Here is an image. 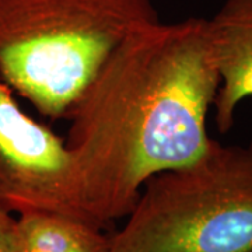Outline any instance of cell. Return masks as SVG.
I'll use <instances>...</instances> for the list:
<instances>
[{
    "instance_id": "1",
    "label": "cell",
    "mask_w": 252,
    "mask_h": 252,
    "mask_svg": "<svg viewBox=\"0 0 252 252\" xmlns=\"http://www.w3.org/2000/svg\"><path fill=\"white\" fill-rule=\"evenodd\" d=\"M219 86L207 18L157 21L112 51L66 117L64 143L98 224L127 216L152 177L206 152Z\"/></svg>"
},
{
    "instance_id": "2",
    "label": "cell",
    "mask_w": 252,
    "mask_h": 252,
    "mask_svg": "<svg viewBox=\"0 0 252 252\" xmlns=\"http://www.w3.org/2000/svg\"><path fill=\"white\" fill-rule=\"evenodd\" d=\"M157 21L154 0H0V79L66 118L112 51Z\"/></svg>"
},
{
    "instance_id": "3",
    "label": "cell",
    "mask_w": 252,
    "mask_h": 252,
    "mask_svg": "<svg viewBox=\"0 0 252 252\" xmlns=\"http://www.w3.org/2000/svg\"><path fill=\"white\" fill-rule=\"evenodd\" d=\"M108 252H252V140H212L143 185Z\"/></svg>"
},
{
    "instance_id": "4",
    "label": "cell",
    "mask_w": 252,
    "mask_h": 252,
    "mask_svg": "<svg viewBox=\"0 0 252 252\" xmlns=\"http://www.w3.org/2000/svg\"><path fill=\"white\" fill-rule=\"evenodd\" d=\"M0 207L13 215L54 212L98 224L64 139L26 114L1 79Z\"/></svg>"
},
{
    "instance_id": "5",
    "label": "cell",
    "mask_w": 252,
    "mask_h": 252,
    "mask_svg": "<svg viewBox=\"0 0 252 252\" xmlns=\"http://www.w3.org/2000/svg\"><path fill=\"white\" fill-rule=\"evenodd\" d=\"M207 21L220 74L215 122L220 133H227L240 104L252 97V0H224Z\"/></svg>"
},
{
    "instance_id": "6",
    "label": "cell",
    "mask_w": 252,
    "mask_h": 252,
    "mask_svg": "<svg viewBox=\"0 0 252 252\" xmlns=\"http://www.w3.org/2000/svg\"><path fill=\"white\" fill-rule=\"evenodd\" d=\"M101 225L54 212L16 217V252H108L111 237Z\"/></svg>"
},
{
    "instance_id": "7",
    "label": "cell",
    "mask_w": 252,
    "mask_h": 252,
    "mask_svg": "<svg viewBox=\"0 0 252 252\" xmlns=\"http://www.w3.org/2000/svg\"><path fill=\"white\" fill-rule=\"evenodd\" d=\"M16 217L0 207V252H16Z\"/></svg>"
}]
</instances>
